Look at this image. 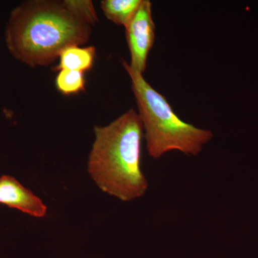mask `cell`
<instances>
[{
  "label": "cell",
  "instance_id": "cell-1",
  "mask_svg": "<svg viewBox=\"0 0 258 258\" xmlns=\"http://www.w3.org/2000/svg\"><path fill=\"white\" fill-rule=\"evenodd\" d=\"M92 26L75 16L62 1L27 0L12 10L5 31L7 48L30 68L50 66L71 45L87 43Z\"/></svg>",
  "mask_w": 258,
  "mask_h": 258
},
{
  "label": "cell",
  "instance_id": "cell-2",
  "mask_svg": "<svg viewBox=\"0 0 258 258\" xmlns=\"http://www.w3.org/2000/svg\"><path fill=\"white\" fill-rule=\"evenodd\" d=\"M144 128L138 112H124L109 124L94 127L88 172L104 193L123 202L142 198L149 182L141 168Z\"/></svg>",
  "mask_w": 258,
  "mask_h": 258
},
{
  "label": "cell",
  "instance_id": "cell-3",
  "mask_svg": "<svg viewBox=\"0 0 258 258\" xmlns=\"http://www.w3.org/2000/svg\"><path fill=\"white\" fill-rule=\"evenodd\" d=\"M121 62L130 78L149 155L158 159L171 151L191 156L203 152L204 146L213 138L211 131L181 120L165 97L147 82L143 74L132 69L125 60Z\"/></svg>",
  "mask_w": 258,
  "mask_h": 258
},
{
  "label": "cell",
  "instance_id": "cell-4",
  "mask_svg": "<svg viewBox=\"0 0 258 258\" xmlns=\"http://www.w3.org/2000/svg\"><path fill=\"white\" fill-rule=\"evenodd\" d=\"M125 29L131 56L129 66L134 71L144 74L147 69L148 57L156 37L152 5L149 0H142L139 10Z\"/></svg>",
  "mask_w": 258,
  "mask_h": 258
},
{
  "label": "cell",
  "instance_id": "cell-5",
  "mask_svg": "<svg viewBox=\"0 0 258 258\" xmlns=\"http://www.w3.org/2000/svg\"><path fill=\"white\" fill-rule=\"evenodd\" d=\"M0 204L37 218L45 217L47 212L41 199L9 175L0 177Z\"/></svg>",
  "mask_w": 258,
  "mask_h": 258
},
{
  "label": "cell",
  "instance_id": "cell-6",
  "mask_svg": "<svg viewBox=\"0 0 258 258\" xmlns=\"http://www.w3.org/2000/svg\"><path fill=\"white\" fill-rule=\"evenodd\" d=\"M96 55V48L94 46L81 47L71 45L61 52L59 56V63L54 71L61 70L85 72L92 69Z\"/></svg>",
  "mask_w": 258,
  "mask_h": 258
},
{
  "label": "cell",
  "instance_id": "cell-7",
  "mask_svg": "<svg viewBox=\"0 0 258 258\" xmlns=\"http://www.w3.org/2000/svg\"><path fill=\"white\" fill-rule=\"evenodd\" d=\"M142 0H103L102 12L110 21L126 26L139 10Z\"/></svg>",
  "mask_w": 258,
  "mask_h": 258
},
{
  "label": "cell",
  "instance_id": "cell-8",
  "mask_svg": "<svg viewBox=\"0 0 258 258\" xmlns=\"http://www.w3.org/2000/svg\"><path fill=\"white\" fill-rule=\"evenodd\" d=\"M86 85L84 74L79 71L61 70L56 76V88L64 96L78 94L86 91Z\"/></svg>",
  "mask_w": 258,
  "mask_h": 258
},
{
  "label": "cell",
  "instance_id": "cell-9",
  "mask_svg": "<svg viewBox=\"0 0 258 258\" xmlns=\"http://www.w3.org/2000/svg\"><path fill=\"white\" fill-rule=\"evenodd\" d=\"M62 3L75 16L91 26L98 23V15L91 0H62Z\"/></svg>",
  "mask_w": 258,
  "mask_h": 258
}]
</instances>
